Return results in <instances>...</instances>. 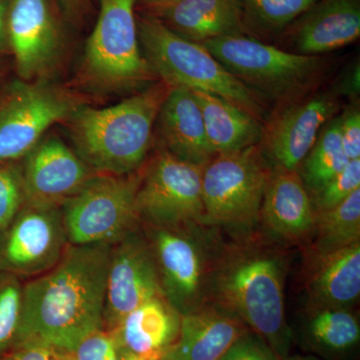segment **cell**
<instances>
[{
    "label": "cell",
    "instance_id": "cell-1",
    "mask_svg": "<svg viewBox=\"0 0 360 360\" xmlns=\"http://www.w3.org/2000/svg\"><path fill=\"white\" fill-rule=\"evenodd\" d=\"M110 248L68 245L56 266L23 283L18 343L39 341L65 354L104 328Z\"/></svg>",
    "mask_w": 360,
    "mask_h": 360
},
{
    "label": "cell",
    "instance_id": "cell-2",
    "mask_svg": "<svg viewBox=\"0 0 360 360\" xmlns=\"http://www.w3.org/2000/svg\"><path fill=\"white\" fill-rule=\"evenodd\" d=\"M286 248L258 231L227 238L213 272L210 302L229 310L269 342L281 360L290 354L292 330L285 311Z\"/></svg>",
    "mask_w": 360,
    "mask_h": 360
},
{
    "label": "cell",
    "instance_id": "cell-3",
    "mask_svg": "<svg viewBox=\"0 0 360 360\" xmlns=\"http://www.w3.org/2000/svg\"><path fill=\"white\" fill-rule=\"evenodd\" d=\"M168 89L160 82L115 105L78 106L68 120L75 153L97 174L123 176L141 170Z\"/></svg>",
    "mask_w": 360,
    "mask_h": 360
},
{
    "label": "cell",
    "instance_id": "cell-4",
    "mask_svg": "<svg viewBox=\"0 0 360 360\" xmlns=\"http://www.w3.org/2000/svg\"><path fill=\"white\" fill-rule=\"evenodd\" d=\"M136 22L142 52L163 84L221 97L265 122L264 101L202 44L176 34L155 15L142 16Z\"/></svg>",
    "mask_w": 360,
    "mask_h": 360
},
{
    "label": "cell",
    "instance_id": "cell-5",
    "mask_svg": "<svg viewBox=\"0 0 360 360\" xmlns=\"http://www.w3.org/2000/svg\"><path fill=\"white\" fill-rule=\"evenodd\" d=\"M141 226L155 257L163 297L181 315L210 302L213 272L226 236L203 222Z\"/></svg>",
    "mask_w": 360,
    "mask_h": 360
},
{
    "label": "cell",
    "instance_id": "cell-6",
    "mask_svg": "<svg viewBox=\"0 0 360 360\" xmlns=\"http://www.w3.org/2000/svg\"><path fill=\"white\" fill-rule=\"evenodd\" d=\"M200 44L264 103L272 101L279 108L307 96L328 65L324 56L293 53L248 35Z\"/></svg>",
    "mask_w": 360,
    "mask_h": 360
},
{
    "label": "cell",
    "instance_id": "cell-7",
    "mask_svg": "<svg viewBox=\"0 0 360 360\" xmlns=\"http://www.w3.org/2000/svg\"><path fill=\"white\" fill-rule=\"evenodd\" d=\"M270 172L259 144L215 155L202 168L203 224L229 239L257 233Z\"/></svg>",
    "mask_w": 360,
    "mask_h": 360
},
{
    "label": "cell",
    "instance_id": "cell-8",
    "mask_svg": "<svg viewBox=\"0 0 360 360\" xmlns=\"http://www.w3.org/2000/svg\"><path fill=\"white\" fill-rule=\"evenodd\" d=\"M101 13L85 47L80 80L103 94L137 91L155 80L141 49L136 0H99Z\"/></svg>",
    "mask_w": 360,
    "mask_h": 360
},
{
    "label": "cell",
    "instance_id": "cell-9",
    "mask_svg": "<svg viewBox=\"0 0 360 360\" xmlns=\"http://www.w3.org/2000/svg\"><path fill=\"white\" fill-rule=\"evenodd\" d=\"M141 169L135 174H96L61 205L71 245H113L139 226L137 189Z\"/></svg>",
    "mask_w": 360,
    "mask_h": 360
},
{
    "label": "cell",
    "instance_id": "cell-10",
    "mask_svg": "<svg viewBox=\"0 0 360 360\" xmlns=\"http://www.w3.org/2000/svg\"><path fill=\"white\" fill-rule=\"evenodd\" d=\"M79 105L46 79L9 84L0 96V165L20 162L52 125L68 120Z\"/></svg>",
    "mask_w": 360,
    "mask_h": 360
},
{
    "label": "cell",
    "instance_id": "cell-11",
    "mask_svg": "<svg viewBox=\"0 0 360 360\" xmlns=\"http://www.w3.org/2000/svg\"><path fill=\"white\" fill-rule=\"evenodd\" d=\"M202 168L158 149L141 167L135 205L141 225L202 222Z\"/></svg>",
    "mask_w": 360,
    "mask_h": 360
},
{
    "label": "cell",
    "instance_id": "cell-12",
    "mask_svg": "<svg viewBox=\"0 0 360 360\" xmlns=\"http://www.w3.org/2000/svg\"><path fill=\"white\" fill-rule=\"evenodd\" d=\"M68 245L61 206L25 202L0 232V272L39 276L58 264Z\"/></svg>",
    "mask_w": 360,
    "mask_h": 360
},
{
    "label": "cell",
    "instance_id": "cell-13",
    "mask_svg": "<svg viewBox=\"0 0 360 360\" xmlns=\"http://www.w3.org/2000/svg\"><path fill=\"white\" fill-rule=\"evenodd\" d=\"M163 296L155 257L141 224L111 245L103 328L111 331L132 310Z\"/></svg>",
    "mask_w": 360,
    "mask_h": 360
},
{
    "label": "cell",
    "instance_id": "cell-14",
    "mask_svg": "<svg viewBox=\"0 0 360 360\" xmlns=\"http://www.w3.org/2000/svg\"><path fill=\"white\" fill-rule=\"evenodd\" d=\"M340 110L335 92H321L281 106L267 118L259 146L271 168L297 170L323 125Z\"/></svg>",
    "mask_w": 360,
    "mask_h": 360
},
{
    "label": "cell",
    "instance_id": "cell-15",
    "mask_svg": "<svg viewBox=\"0 0 360 360\" xmlns=\"http://www.w3.org/2000/svg\"><path fill=\"white\" fill-rule=\"evenodd\" d=\"M9 51L26 82L46 79L63 51L60 26L49 0H9Z\"/></svg>",
    "mask_w": 360,
    "mask_h": 360
},
{
    "label": "cell",
    "instance_id": "cell-16",
    "mask_svg": "<svg viewBox=\"0 0 360 360\" xmlns=\"http://www.w3.org/2000/svg\"><path fill=\"white\" fill-rule=\"evenodd\" d=\"M26 202L61 206L96 172L58 137H46L20 161Z\"/></svg>",
    "mask_w": 360,
    "mask_h": 360
},
{
    "label": "cell",
    "instance_id": "cell-17",
    "mask_svg": "<svg viewBox=\"0 0 360 360\" xmlns=\"http://www.w3.org/2000/svg\"><path fill=\"white\" fill-rule=\"evenodd\" d=\"M316 213L296 170L271 168L265 187L259 231L272 243L304 248L314 234Z\"/></svg>",
    "mask_w": 360,
    "mask_h": 360
},
{
    "label": "cell",
    "instance_id": "cell-18",
    "mask_svg": "<svg viewBox=\"0 0 360 360\" xmlns=\"http://www.w3.org/2000/svg\"><path fill=\"white\" fill-rule=\"evenodd\" d=\"M158 149L191 165L205 167L214 158L200 106L193 91L169 87L155 125Z\"/></svg>",
    "mask_w": 360,
    "mask_h": 360
},
{
    "label": "cell",
    "instance_id": "cell-19",
    "mask_svg": "<svg viewBox=\"0 0 360 360\" xmlns=\"http://www.w3.org/2000/svg\"><path fill=\"white\" fill-rule=\"evenodd\" d=\"M292 25L290 52L322 56L359 39L360 0H317Z\"/></svg>",
    "mask_w": 360,
    "mask_h": 360
},
{
    "label": "cell",
    "instance_id": "cell-20",
    "mask_svg": "<svg viewBox=\"0 0 360 360\" xmlns=\"http://www.w3.org/2000/svg\"><path fill=\"white\" fill-rule=\"evenodd\" d=\"M248 329L236 314L206 303L181 315L179 338L160 360H219Z\"/></svg>",
    "mask_w": 360,
    "mask_h": 360
},
{
    "label": "cell",
    "instance_id": "cell-21",
    "mask_svg": "<svg viewBox=\"0 0 360 360\" xmlns=\"http://www.w3.org/2000/svg\"><path fill=\"white\" fill-rule=\"evenodd\" d=\"M304 291L305 304L354 309L360 296V241L305 257Z\"/></svg>",
    "mask_w": 360,
    "mask_h": 360
},
{
    "label": "cell",
    "instance_id": "cell-22",
    "mask_svg": "<svg viewBox=\"0 0 360 360\" xmlns=\"http://www.w3.org/2000/svg\"><path fill=\"white\" fill-rule=\"evenodd\" d=\"M181 314L158 296L125 315L111 330L118 350L160 360L179 338Z\"/></svg>",
    "mask_w": 360,
    "mask_h": 360
},
{
    "label": "cell",
    "instance_id": "cell-23",
    "mask_svg": "<svg viewBox=\"0 0 360 360\" xmlns=\"http://www.w3.org/2000/svg\"><path fill=\"white\" fill-rule=\"evenodd\" d=\"M155 13V18L172 32L198 44L246 35L239 0H179Z\"/></svg>",
    "mask_w": 360,
    "mask_h": 360
},
{
    "label": "cell",
    "instance_id": "cell-24",
    "mask_svg": "<svg viewBox=\"0 0 360 360\" xmlns=\"http://www.w3.org/2000/svg\"><path fill=\"white\" fill-rule=\"evenodd\" d=\"M292 338L319 359H348L359 347V319L354 309L304 304Z\"/></svg>",
    "mask_w": 360,
    "mask_h": 360
},
{
    "label": "cell",
    "instance_id": "cell-25",
    "mask_svg": "<svg viewBox=\"0 0 360 360\" xmlns=\"http://www.w3.org/2000/svg\"><path fill=\"white\" fill-rule=\"evenodd\" d=\"M193 94L200 104L206 137L214 155L260 144L264 122L221 97L201 91Z\"/></svg>",
    "mask_w": 360,
    "mask_h": 360
},
{
    "label": "cell",
    "instance_id": "cell-26",
    "mask_svg": "<svg viewBox=\"0 0 360 360\" xmlns=\"http://www.w3.org/2000/svg\"><path fill=\"white\" fill-rule=\"evenodd\" d=\"M316 213L304 257H322L360 241V188L340 205Z\"/></svg>",
    "mask_w": 360,
    "mask_h": 360
},
{
    "label": "cell",
    "instance_id": "cell-27",
    "mask_svg": "<svg viewBox=\"0 0 360 360\" xmlns=\"http://www.w3.org/2000/svg\"><path fill=\"white\" fill-rule=\"evenodd\" d=\"M349 161L341 142L340 116H335L323 125L296 172L311 195L340 174Z\"/></svg>",
    "mask_w": 360,
    "mask_h": 360
},
{
    "label": "cell",
    "instance_id": "cell-28",
    "mask_svg": "<svg viewBox=\"0 0 360 360\" xmlns=\"http://www.w3.org/2000/svg\"><path fill=\"white\" fill-rule=\"evenodd\" d=\"M317 0H239L245 20L265 32H278L292 25Z\"/></svg>",
    "mask_w": 360,
    "mask_h": 360
},
{
    "label": "cell",
    "instance_id": "cell-29",
    "mask_svg": "<svg viewBox=\"0 0 360 360\" xmlns=\"http://www.w3.org/2000/svg\"><path fill=\"white\" fill-rule=\"evenodd\" d=\"M22 288L20 277L0 272V359L18 343Z\"/></svg>",
    "mask_w": 360,
    "mask_h": 360
},
{
    "label": "cell",
    "instance_id": "cell-30",
    "mask_svg": "<svg viewBox=\"0 0 360 360\" xmlns=\"http://www.w3.org/2000/svg\"><path fill=\"white\" fill-rule=\"evenodd\" d=\"M25 202L20 162L0 165V232L6 231Z\"/></svg>",
    "mask_w": 360,
    "mask_h": 360
},
{
    "label": "cell",
    "instance_id": "cell-31",
    "mask_svg": "<svg viewBox=\"0 0 360 360\" xmlns=\"http://www.w3.org/2000/svg\"><path fill=\"white\" fill-rule=\"evenodd\" d=\"M359 188L360 160H352L340 174L310 195L315 212L335 207Z\"/></svg>",
    "mask_w": 360,
    "mask_h": 360
},
{
    "label": "cell",
    "instance_id": "cell-32",
    "mask_svg": "<svg viewBox=\"0 0 360 360\" xmlns=\"http://www.w3.org/2000/svg\"><path fill=\"white\" fill-rule=\"evenodd\" d=\"M65 355L68 360H118V347L112 333L103 328L85 336Z\"/></svg>",
    "mask_w": 360,
    "mask_h": 360
},
{
    "label": "cell",
    "instance_id": "cell-33",
    "mask_svg": "<svg viewBox=\"0 0 360 360\" xmlns=\"http://www.w3.org/2000/svg\"><path fill=\"white\" fill-rule=\"evenodd\" d=\"M219 360H281L262 336L248 329Z\"/></svg>",
    "mask_w": 360,
    "mask_h": 360
},
{
    "label": "cell",
    "instance_id": "cell-34",
    "mask_svg": "<svg viewBox=\"0 0 360 360\" xmlns=\"http://www.w3.org/2000/svg\"><path fill=\"white\" fill-rule=\"evenodd\" d=\"M341 142L348 160H360L359 104L348 106L340 116Z\"/></svg>",
    "mask_w": 360,
    "mask_h": 360
},
{
    "label": "cell",
    "instance_id": "cell-35",
    "mask_svg": "<svg viewBox=\"0 0 360 360\" xmlns=\"http://www.w3.org/2000/svg\"><path fill=\"white\" fill-rule=\"evenodd\" d=\"M0 360H68L60 350L39 342L26 340L18 342Z\"/></svg>",
    "mask_w": 360,
    "mask_h": 360
},
{
    "label": "cell",
    "instance_id": "cell-36",
    "mask_svg": "<svg viewBox=\"0 0 360 360\" xmlns=\"http://www.w3.org/2000/svg\"><path fill=\"white\" fill-rule=\"evenodd\" d=\"M360 70L359 63H354V65L348 68L347 72L342 77L338 89L333 90L336 96H359L360 90Z\"/></svg>",
    "mask_w": 360,
    "mask_h": 360
},
{
    "label": "cell",
    "instance_id": "cell-37",
    "mask_svg": "<svg viewBox=\"0 0 360 360\" xmlns=\"http://www.w3.org/2000/svg\"><path fill=\"white\" fill-rule=\"evenodd\" d=\"M9 0H0V54L9 51L8 20Z\"/></svg>",
    "mask_w": 360,
    "mask_h": 360
},
{
    "label": "cell",
    "instance_id": "cell-38",
    "mask_svg": "<svg viewBox=\"0 0 360 360\" xmlns=\"http://www.w3.org/2000/svg\"><path fill=\"white\" fill-rule=\"evenodd\" d=\"M58 2L65 18L72 21L80 18L85 6V0H58Z\"/></svg>",
    "mask_w": 360,
    "mask_h": 360
},
{
    "label": "cell",
    "instance_id": "cell-39",
    "mask_svg": "<svg viewBox=\"0 0 360 360\" xmlns=\"http://www.w3.org/2000/svg\"><path fill=\"white\" fill-rule=\"evenodd\" d=\"M148 6L153 7L155 11H160V9L165 8V7L172 6L174 2L179 1V0H143Z\"/></svg>",
    "mask_w": 360,
    "mask_h": 360
},
{
    "label": "cell",
    "instance_id": "cell-40",
    "mask_svg": "<svg viewBox=\"0 0 360 360\" xmlns=\"http://www.w3.org/2000/svg\"><path fill=\"white\" fill-rule=\"evenodd\" d=\"M283 360H323L312 354H290Z\"/></svg>",
    "mask_w": 360,
    "mask_h": 360
},
{
    "label": "cell",
    "instance_id": "cell-41",
    "mask_svg": "<svg viewBox=\"0 0 360 360\" xmlns=\"http://www.w3.org/2000/svg\"><path fill=\"white\" fill-rule=\"evenodd\" d=\"M118 360H151L143 359V357L137 356L129 352H122V350H118Z\"/></svg>",
    "mask_w": 360,
    "mask_h": 360
}]
</instances>
